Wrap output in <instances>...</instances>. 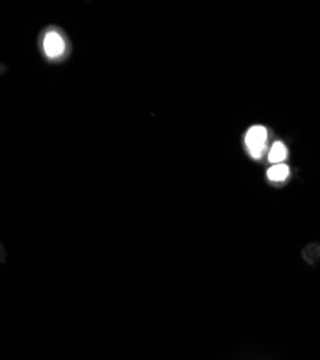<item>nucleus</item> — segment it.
<instances>
[{
	"label": "nucleus",
	"mask_w": 320,
	"mask_h": 360,
	"mask_svg": "<svg viewBox=\"0 0 320 360\" xmlns=\"http://www.w3.org/2000/svg\"><path fill=\"white\" fill-rule=\"evenodd\" d=\"M266 141H267V130L263 126H254L247 131L245 144L252 158L258 159L261 156L263 150L266 148Z\"/></svg>",
	"instance_id": "1"
},
{
	"label": "nucleus",
	"mask_w": 320,
	"mask_h": 360,
	"mask_svg": "<svg viewBox=\"0 0 320 360\" xmlns=\"http://www.w3.org/2000/svg\"><path fill=\"white\" fill-rule=\"evenodd\" d=\"M44 49H45L46 56L53 59V58H58V56H61L64 53L65 42H64V39L60 34L55 32V31H51L45 35Z\"/></svg>",
	"instance_id": "2"
},
{
	"label": "nucleus",
	"mask_w": 320,
	"mask_h": 360,
	"mask_svg": "<svg viewBox=\"0 0 320 360\" xmlns=\"http://www.w3.org/2000/svg\"><path fill=\"white\" fill-rule=\"evenodd\" d=\"M288 173H290L288 166L283 163L274 165L267 170V176L270 180H273V182H283V180H286V177L288 176Z\"/></svg>",
	"instance_id": "3"
},
{
	"label": "nucleus",
	"mask_w": 320,
	"mask_h": 360,
	"mask_svg": "<svg viewBox=\"0 0 320 360\" xmlns=\"http://www.w3.org/2000/svg\"><path fill=\"white\" fill-rule=\"evenodd\" d=\"M287 156V150L284 147V144L281 141H276L270 150V155H269V160L273 165H280Z\"/></svg>",
	"instance_id": "4"
}]
</instances>
